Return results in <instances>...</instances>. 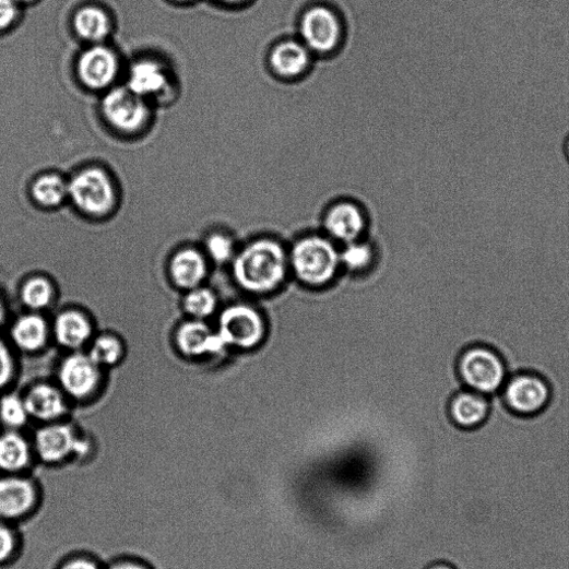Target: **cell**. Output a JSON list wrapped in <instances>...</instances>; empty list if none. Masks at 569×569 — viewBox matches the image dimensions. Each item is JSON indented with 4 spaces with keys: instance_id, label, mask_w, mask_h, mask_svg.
<instances>
[{
    "instance_id": "obj_18",
    "label": "cell",
    "mask_w": 569,
    "mask_h": 569,
    "mask_svg": "<svg viewBox=\"0 0 569 569\" xmlns=\"http://www.w3.org/2000/svg\"><path fill=\"white\" fill-rule=\"evenodd\" d=\"M94 328L88 316L79 309L62 310L56 316L51 335L57 344L71 352H80L91 344Z\"/></svg>"
},
{
    "instance_id": "obj_33",
    "label": "cell",
    "mask_w": 569,
    "mask_h": 569,
    "mask_svg": "<svg viewBox=\"0 0 569 569\" xmlns=\"http://www.w3.org/2000/svg\"><path fill=\"white\" fill-rule=\"evenodd\" d=\"M19 16V4L15 0H0V32L11 27Z\"/></svg>"
},
{
    "instance_id": "obj_16",
    "label": "cell",
    "mask_w": 569,
    "mask_h": 569,
    "mask_svg": "<svg viewBox=\"0 0 569 569\" xmlns=\"http://www.w3.org/2000/svg\"><path fill=\"white\" fill-rule=\"evenodd\" d=\"M313 58L315 55L298 38H286L272 47L268 61L277 79L296 81L308 73Z\"/></svg>"
},
{
    "instance_id": "obj_31",
    "label": "cell",
    "mask_w": 569,
    "mask_h": 569,
    "mask_svg": "<svg viewBox=\"0 0 569 569\" xmlns=\"http://www.w3.org/2000/svg\"><path fill=\"white\" fill-rule=\"evenodd\" d=\"M20 544L14 524L0 521V566L11 562L16 557Z\"/></svg>"
},
{
    "instance_id": "obj_24",
    "label": "cell",
    "mask_w": 569,
    "mask_h": 569,
    "mask_svg": "<svg viewBox=\"0 0 569 569\" xmlns=\"http://www.w3.org/2000/svg\"><path fill=\"white\" fill-rule=\"evenodd\" d=\"M32 197L44 209H57L69 201V180L56 173H45L34 180Z\"/></svg>"
},
{
    "instance_id": "obj_1",
    "label": "cell",
    "mask_w": 569,
    "mask_h": 569,
    "mask_svg": "<svg viewBox=\"0 0 569 569\" xmlns=\"http://www.w3.org/2000/svg\"><path fill=\"white\" fill-rule=\"evenodd\" d=\"M232 263L237 285L247 293L257 295L277 291L289 270L285 247L272 237L250 241L237 252Z\"/></svg>"
},
{
    "instance_id": "obj_26",
    "label": "cell",
    "mask_w": 569,
    "mask_h": 569,
    "mask_svg": "<svg viewBox=\"0 0 569 569\" xmlns=\"http://www.w3.org/2000/svg\"><path fill=\"white\" fill-rule=\"evenodd\" d=\"M216 294L204 286L186 292L182 308L192 320L205 321L217 310Z\"/></svg>"
},
{
    "instance_id": "obj_21",
    "label": "cell",
    "mask_w": 569,
    "mask_h": 569,
    "mask_svg": "<svg viewBox=\"0 0 569 569\" xmlns=\"http://www.w3.org/2000/svg\"><path fill=\"white\" fill-rule=\"evenodd\" d=\"M35 458L32 442L19 430L0 434V473L24 474Z\"/></svg>"
},
{
    "instance_id": "obj_5",
    "label": "cell",
    "mask_w": 569,
    "mask_h": 569,
    "mask_svg": "<svg viewBox=\"0 0 569 569\" xmlns=\"http://www.w3.org/2000/svg\"><path fill=\"white\" fill-rule=\"evenodd\" d=\"M116 198L115 185L102 168H84L69 180V201L90 217L102 218L110 214Z\"/></svg>"
},
{
    "instance_id": "obj_3",
    "label": "cell",
    "mask_w": 569,
    "mask_h": 569,
    "mask_svg": "<svg viewBox=\"0 0 569 569\" xmlns=\"http://www.w3.org/2000/svg\"><path fill=\"white\" fill-rule=\"evenodd\" d=\"M289 269L303 284L310 287L329 285L337 275L341 252L330 237L310 234L293 245Z\"/></svg>"
},
{
    "instance_id": "obj_22",
    "label": "cell",
    "mask_w": 569,
    "mask_h": 569,
    "mask_svg": "<svg viewBox=\"0 0 569 569\" xmlns=\"http://www.w3.org/2000/svg\"><path fill=\"white\" fill-rule=\"evenodd\" d=\"M51 335V328L39 312L31 311L19 318L11 331L14 345L24 353L43 351Z\"/></svg>"
},
{
    "instance_id": "obj_10",
    "label": "cell",
    "mask_w": 569,
    "mask_h": 569,
    "mask_svg": "<svg viewBox=\"0 0 569 569\" xmlns=\"http://www.w3.org/2000/svg\"><path fill=\"white\" fill-rule=\"evenodd\" d=\"M58 387L76 401L91 399L102 383V368L87 353L72 352L61 360L57 371Z\"/></svg>"
},
{
    "instance_id": "obj_39",
    "label": "cell",
    "mask_w": 569,
    "mask_h": 569,
    "mask_svg": "<svg viewBox=\"0 0 569 569\" xmlns=\"http://www.w3.org/2000/svg\"><path fill=\"white\" fill-rule=\"evenodd\" d=\"M562 151L567 162L569 163V135L565 139Z\"/></svg>"
},
{
    "instance_id": "obj_9",
    "label": "cell",
    "mask_w": 569,
    "mask_h": 569,
    "mask_svg": "<svg viewBox=\"0 0 569 569\" xmlns=\"http://www.w3.org/2000/svg\"><path fill=\"white\" fill-rule=\"evenodd\" d=\"M102 112L114 130L133 134L145 128L151 105L129 87H112L103 97Z\"/></svg>"
},
{
    "instance_id": "obj_8",
    "label": "cell",
    "mask_w": 569,
    "mask_h": 569,
    "mask_svg": "<svg viewBox=\"0 0 569 569\" xmlns=\"http://www.w3.org/2000/svg\"><path fill=\"white\" fill-rule=\"evenodd\" d=\"M216 331L228 348L241 351L259 347L266 336L262 313L246 304L225 308L220 315Z\"/></svg>"
},
{
    "instance_id": "obj_15",
    "label": "cell",
    "mask_w": 569,
    "mask_h": 569,
    "mask_svg": "<svg viewBox=\"0 0 569 569\" xmlns=\"http://www.w3.org/2000/svg\"><path fill=\"white\" fill-rule=\"evenodd\" d=\"M171 85V73L162 61L141 58L130 68L126 87L151 103L168 95Z\"/></svg>"
},
{
    "instance_id": "obj_25",
    "label": "cell",
    "mask_w": 569,
    "mask_h": 569,
    "mask_svg": "<svg viewBox=\"0 0 569 569\" xmlns=\"http://www.w3.org/2000/svg\"><path fill=\"white\" fill-rule=\"evenodd\" d=\"M55 298L52 283L44 276H33L21 288V300L31 311L39 312L48 308Z\"/></svg>"
},
{
    "instance_id": "obj_36",
    "label": "cell",
    "mask_w": 569,
    "mask_h": 569,
    "mask_svg": "<svg viewBox=\"0 0 569 569\" xmlns=\"http://www.w3.org/2000/svg\"><path fill=\"white\" fill-rule=\"evenodd\" d=\"M217 5L223 8H241L250 2V0H213Z\"/></svg>"
},
{
    "instance_id": "obj_32",
    "label": "cell",
    "mask_w": 569,
    "mask_h": 569,
    "mask_svg": "<svg viewBox=\"0 0 569 569\" xmlns=\"http://www.w3.org/2000/svg\"><path fill=\"white\" fill-rule=\"evenodd\" d=\"M15 359L9 345L0 340V390L9 387L15 377Z\"/></svg>"
},
{
    "instance_id": "obj_13",
    "label": "cell",
    "mask_w": 569,
    "mask_h": 569,
    "mask_svg": "<svg viewBox=\"0 0 569 569\" xmlns=\"http://www.w3.org/2000/svg\"><path fill=\"white\" fill-rule=\"evenodd\" d=\"M178 352L188 358L221 357L228 347L205 321L189 320L179 325L175 333Z\"/></svg>"
},
{
    "instance_id": "obj_11",
    "label": "cell",
    "mask_w": 569,
    "mask_h": 569,
    "mask_svg": "<svg viewBox=\"0 0 569 569\" xmlns=\"http://www.w3.org/2000/svg\"><path fill=\"white\" fill-rule=\"evenodd\" d=\"M40 490L24 474L0 475V521L14 524L32 515L38 508Z\"/></svg>"
},
{
    "instance_id": "obj_27",
    "label": "cell",
    "mask_w": 569,
    "mask_h": 569,
    "mask_svg": "<svg viewBox=\"0 0 569 569\" xmlns=\"http://www.w3.org/2000/svg\"><path fill=\"white\" fill-rule=\"evenodd\" d=\"M87 354L100 368L112 367L121 361L125 347L117 336L102 334L92 340Z\"/></svg>"
},
{
    "instance_id": "obj_38",
    "label": "cell",
    "mask_w": 569,
    "mask_h": 569,
    "mask_svg": "<svg viewBox=\"0 0 569 569\" xmlns=\"http://www.w3.org/2000/svg\"><path fill=\"white\" fill-rule=\"evenodd\" d=\"M7 318V308L4 306V303L0 300V324H3Z\"/></svg>"
},
{
    "instance_id": "obj_34",
    "label": "cell",
    "mask_w": 569,
    "mask_h": 569,
    "mask_svg": "<svg viewBox=\"0 0 569 569\" xmlns=\"http://www.w3.org/2000/svg\"><path fill=\"white\" fill-rule=\"evenodd\" d=\"M58 569H104L91 557L75 556L62 561Z\"/></svg>"
},
{
    "instance_id": "obj_2",
    "label": "cell",
    "mask_w": 569,
    "mask_h": 569,
    "mask_svg": "<svg viewBox=\"0 0 569 569\" xmlns=\"http://www.w3.org/2000/svg\"><path fill=\"white\" fill-rule=\"evenodd\" d=\"M457 371L465 389L490 399L499 395L511 374L501 351L485 342L470 344L460 353Z\"/></svg>"
},
{
    "instance_id": "obj_29",
    "label": "cell",
    "mask_w": 569,
    "mask_h": 569,
    "mask_svg": "<svg viewBox=\"0 0 569 569\" xmlns=\"http://www.w3.org/2000/svg\"><path fill=\"white\" fill-rule=\"evenodd\" d=\"M374 252L368 244L354 241L345 245L341 252V264L352 272H363L372 262Z\"/></svg>"
},
{
    "instance_id": "obj_19",
    "label": "cell",
    "mask_w": 569,
    "mask_h": 569,
    "mask_svg": "<svg viewBox=\"0 0 569 569\" xmlns=\"http://www.w3.org/2000/svg\"><path fill=\"white\" fill-rule=\"evenodd\" d=\"M168 273L177 288L188 292L203 286L209 275V262L199 249L185 247L171 257Z\"/></svg>"
},
{
    "instance_id": "obj_30",
    "label": "cell",
    "mask_w": 569,
    "mask_h": 569,
    "mask_svg": "<svg viewBox=\"0 0 569 569\" xmlns=\"http://www.w3.org/2000/svg\"><path fill=\"white\" fill-rule=\"evenodd\" d=\"M206 254L216 264L233 262L236 251L233 238L222 232L211 234L205 241Z\"/></svg>"
},
{
    "instance_id": "obj_14",
    "label": "cell",
    "mask_w": 569,
    "mask_h": 569,
    "mask_svg": "<svg viewBox=\"0 0 569 569\" xmlns=\"http://www.w3.org/2000/svg\"><path fill=\"white\" fill-rule=\"evenodd\" d=\"M322 227L332 240L347 245L359 240L368 227V221L358 204L343 200L327 210Z\"/></svg>"
},
{
    "instance_id": "obj_23",
    "label": "cell",
    "mask_w": 569,
    "mask_h": 569,
    "mask_svg": "<svg viewBox=\"0 0 569 569\" xmlns=\"http://www.w3.org/2000/svg\"><path fill=\"white\" fill-rule=\"evenodd\" d=\"M74 29L83 40L92 45L103 44L111 34L112 23L103 9L88 5L76 13Z\"/></svg>"
},
{
    "instance_id": "obj_41",
    "label": "cell",
    "mask_w": 569,
    "mask_h": 569,
    "mask_svg": "<svg viewBox=\"0 0 569 569\" xmlns=\"http://www.w3.org/2000/svg\"><path fill=\"white\" fill-rule=\"evenodd\" d=\"M175 2L186 3V2H191V0H175Z\"/></svg>"
},
{
    "instance_id": "obj_12",
    "label": "cell",
    "mask_w": 569,
    "mask_h": 569,
    "mask_svg": "<svg viewBox=\"0 0 569 569\" xmlns=\"http://www.w3.org/2000/svg\"><path fill=\"white\" fill-rule=\"evenodd\" d=\"M119 73L116 52L106 45L96 44L85 49L78 60V74L90 90H109Z\"/></svg>"
},
{
    "instance_id": "obj_28",
    "label": "cell",
    "mask_w": 569,
    "mask_h": 569,
    "mask_svg": "<svg viewBox=\"0 0 569 569\" xmlns=\"http://www.w3.org/2000/svg\"><path fill=\"white\" fill-rule=\"evenodd\" d=\"M24 399L16 394H8L0 400V422L8 429L20 430L29 420Z\"/></svg>"
},
{
    "instance_id": "obj_4",
    "label": "cell",
    "mask_w": 569,
    "mask_h": 569,
    "mask_svg": "<svg viewBox=\"0 0 569 569\" xmlns=\"http://www.w3.org/2000/svg\"><path fill=\"white\" fill-rule=\"evenodd\" d=\"M498 398L511 415L532 419L545 414L554 400V388L540 370L521 369L511 372Z\"/></svg>"
},
{
    "instance_id": "obj_17",
    "label": "cell",
    "mask_w": 569,
    "mask_h": 569,
    "mask_svg": "<svg viewBox=\"0 0 569 569\" xmlns=\"http://www.w3.org/2000/svg\"><path fill=\"white\" fill-rule=\"evenodd\" d=\"M449 414L458 429L473 431L487 424L493 402L490 398L464 388L451 399Z\"/></svg>"
},
{
    "instance_id": "obj_7",
    "label": "cell",
    "mask_w": 569,
    "mask_h": 569,
    "mask_svg": "<svg viewBox=\"0 0 569 569\" xmlns=\"http://www.w3.org/2000/svg\"><path fill=\"white\" fill-rule=\"evenodd\" d=\"M297 38L315 56H331L344 42L343 21L332 8L325 4L312 5L299 19Z\"/></svg>"
},
{
    "instance_id": "obj_40",
    "label": "cell",
    "mask_w": 569,
    "mask_h": 569,
    "mask_svg": "<svg viewBox=\"0 0 569 569\" xmlns=\"http://www.w3.org/2000/svg\"><path fill=\"white\" fill-rule=\"evenodd\" d=\"M15 2H16L17 4H27V3L33 2V0H15Z\"/></svg>"
},
{
    "instance_id": "obj_6",
    "label": "cell",
    "mask_w": 569,
    "mask_h": 569,
    "mask_svg": "<svg viewBox=\"0 0 569 569\" xmlns=\"http://www.w3.org/2000/svg\"><path fill=\"white\" fill-rule=\"evenodd\" d=\"M32 444L35 457L48 465L86 459L92 452L90 440L81 437L74 426L61 420L43 424Z\"/></svg>"
},
{
    "instance_id": "obj_20",
    "label": "cell",
    "mask_w": 569,
    "mask_h": 569,
    "mask_svg": "<svg viewBox=\"0 0 569 569\" xmlns=\"http://www.w3.org/2000/svg\"><path fill=\"white\" fill-rule=\"evenodd\" d=\"M23 399L29 417L42 424L59 422L69 411L67 395L51 384H36Z\"/></svg>"
},
{
    "instance_id": "obj_35",
    "label": "cell",
    "mask_w": 569,
    "mask_h": 569,
    "mask_svg": "<svg viewBox=\"0 0 569 569\" xmlns=\"http://www.w3.org/2000/svg\"><path fill=\"white\" fill-rule=\"evenodd\" d=\"M106 569H152L146 564L139 561L137 559H120L111 565H109Z\"/></svg>"
},
{
    "instance_id": "obj_37",
    "label": "cell",
    "mask_w": 569,
    "mask_h": 569,
    "mask_svg": "<svg viewBox=\"0 0 569 569\" xmlns=\"http://www.w3.org/2000/svg\"><path fill=\"white\" fill-rule=\"evenodd\" d=\"M426 569H458L454 565L448 561L437 560L430 564Z\"/></svg>"
}]
</instances>
